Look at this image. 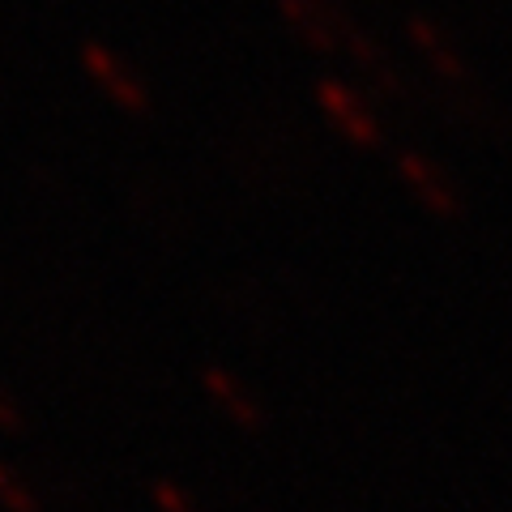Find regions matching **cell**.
<instances>
[{"instance_id": "6da1fadb", "label": "cell", "mask_w": 512, "mask_h": 512, "mask_svg": "<svg viewBox=\"0 0 512 512\" xmlns=\"http://www.w3.org/2000/svg\"><path fill=\"white\" fill-rule=\"evenodd\" d=\"M397 171H402V180L410 184V192L427 205V210L448 214V218H457L461 210H466V201H461V188L453 184V175H448L440 163H431L423 150L406 146L402 154H397Z\"/></svg>"}, {"instance_id": "7a4b0ae2", "label": "cell", "mask_w": 512, "mask_h": 512, "mask_svg": "<svg viewBox=\"0 0 512 512\" xmlns=\"http://www.w3.org/2000/svg\"><path fill=\"white\" fill-rule=\"evenodd\" d=\"M312 90H316V103L342 124V133L350 141H359V146H376V141H380V120L372 116V107H367L359 94L342 82V77L325 73V77H316Z\"/></svg>"}, {"instance_id": "3957f363", "label": "cell", "mask_w": 512, "mask_h": 512, "mask_svg": "<svg viewBox=\"0 0 512 512\" xmlns=\"http://www.w3.org/2000/svg\"><path fill=\"white\" fill-rule=\"evenodd\" d=\"M82 64H86L90 77H94V82H99L120 107H133V111L146 107V86H141L137 77L107 52L103 39H86V43H82Z\"/></svg>"}, {"instance_id": "277c9868", "label": "cell", "mask_w": 512, "mask_h": 512, "mask_svg": "<svg viewBox=\"0 0 512 512\" xmlns=\"http://www.w3.org/2000/svg\"><path fill=\"white\" fill-rule=\"evenodd\" d=\"M406 30H410V39L419 43V52H423L431 64H436L444 77H466V56L457 52L453 39H448L431 18H423V13H410V18H406Z\"/></svg>"}, {"instance_id": "5b68a950", "label": "cell", "mask_w": 512, "mask_h": 512, "mask_svg": "<svg viewBox=\"0 0 512 512\" xmlns=\"http://www.w3.org/2000/svg\"><path fill=\"white\" fill-rule=\"evenodd\" d=\"M201 380H205V389L218 397L222 410H227L239 427H248V431L261 427V410H256V402L244 393V384H239L231 372H222V367L210 363V367H201Z\"/></svg>"}, {"instance_id": "8992f818", "label": "cell", "mask_w": 512, "mask_h": 512, "mask_svg": "<svg viewBox=\"0 0 512 512\" xmlns=\"http://www.w3.org/2000/svg\"><path fill=\"white\" fill-rule=\"evenodd\" d=\"M282 18L299 30V39H308L312 47H338V35H333V26L325 22V13H320L312 0H278Z\"/></svg>"}, {"instance_id": "52a82bcc", "label": "cell", "mask_w": 512, "mask_h": 512, "mask_svg": "<svg viewBox=\"0 0 512 512\" xmlns=\"http://www.w3.org/2000/svg\"><path fill=\"white\" fill-rule=\"evenodd\" d=\"M0 508L5 512H39V504H35V495H30L18 478H13V470L0 461Z\"/></svg>"}, {"instance_id": "ba28073f", "label": "cell", "mask_w": 512, "mask_h": 512, "mask_svg": "<svg viewBox=\"0 0 512 512\" xmlns=\"http://www.w3.org/2000/svg\"><path fill=\"white\" fill-rule=\"evenodd\" d=\"M154 504L163 508V512H201L180 487L171 483V478H158V483H154Z\"/></svg>"}, {"instance_id": "9c48e42d", "label": "cell", "mask_w": 512, "mask_h": 512, "mask_svg": "<svg viewBox=\"0 0 512 512\" xmlns=\"http://www.w3.org/2000/svg\"><path fill=\"white\" fill-rule=\"evenodd\" d=\"M0 427H5V431H18L22 427V414L13 410V402H9L5 393H0Z\"/></svg>"}]
</instances>
